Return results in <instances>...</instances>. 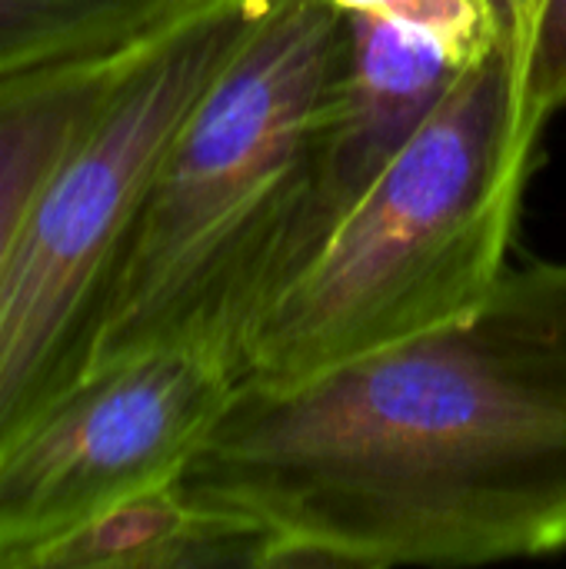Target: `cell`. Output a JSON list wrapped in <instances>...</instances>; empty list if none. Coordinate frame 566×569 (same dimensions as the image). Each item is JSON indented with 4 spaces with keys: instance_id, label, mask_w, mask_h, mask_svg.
Returning a JSON list of instances; mask_svg holds the SVG:
<instances>
[{
    "instance_id": "6",
    "label": "cell",
    "mask_w": 566,
    "mask_h": 569,
    "mask_svg": "<svg viewBox=\"0 0 566 569\" xmlns=\"http://www.w3.org/2000/svg\"><path fill=\"white\" fill-rule=\"evenodd\" d=\"M460 70L450 50L427 33L347 13V67L314 143L290 280L424 127Z\"/></svg>"
},
{
    "instance_id": "10",
    "label": "cell",
    "mask_w": 566,
    "mask_h": 569,
    "mask_svg": "<svg viewBox=\"0 0 566 569\" xmlns=\"http://www.w3.org/2000/svg\"><path fill=\"white\" fill-rule=\"evenodd\" d=\"M344 13L380 17L407 30L427 33L450 50V57L467 67L487 57L504 40V20L494 0H330Z\"/></svg>"
},
{
    "instance_id": "8",
    "label": "cell",
    "mask_w": 566,
    "mask_h": 569,
    "mask_svg": "<svg viewBox=\"0 0 566 569\" xmlns=\"http://www.w3.org/2000/svg\"><path fill=\"white\" fill-rule=\"evenodd\" d=\"M137 47L0 80V280L30 203L103 110Z\"/></svg>"
},
{
    "instance_id": "9",
    "label": "cell",
    "mask_w": 566,
    "mask_h": 569,
    "mask_svg": "<svg viewBox=\"0 0 566 569\" xmlns=\"http://www.w3.org/2000/svg\"><path fill=\"white\" fill-rule=\"evenodd\" d=\"M203 0H0V80L143 43Z\"/></svg>"
},
{
    "instance_id": "7",
    "label": "cell",
    "mask_w": 566,
    "mask_h": 569,
    "mask_svg": "<svg viewBox=\"0 0 566 569\" xmlns=\"http://www.w3.org/2000/svg\"><path fill=\"white\" fill-rule=\"evenodd\" d=\"M270 569V540L197 507L177 480L130 493L40 547L23 569Z\"/></svg>"
},
{
    "instance_id": "3",
    "label": "cell",
    "mask_w": 566,
    "mask_h": 569,
    "mask_svg": "<svg viewBox=\"0 0 566 569\" xmlns=\"http://www.w3.org/2000/svg\"><path fill=\"white\" fill-rule=\"evenodd\" d=\"M537 143L520 127L507 47L467 63L264 310L244 343L240 380H300L470 313L510 267Z\"/></svg>"
},
{
    "instance_id": "5",
    "label": "cell",
    "mask_w": 566,
    "mask_h": 569,
    "mask_svg": "<svg viewBox=\"0 0 566 569\" xmlns=\"http://www.w3.org/2000/svg\"><path fill=\"white\" fill-rule=\"evenodd\" d=\"M240 380L220 343H173L87 373L0 450V569L103 507L170 483Z\"/></svg>"
},
{
    "instance_id": "4",
    "label": "cell",
    "mask_w": 566,
    "mask_h": 569,
    "mask_svg": "<svg viewBox=\"0 0 566 569\" xmlns=\"http://www.w3.org/2000/svg\"><path fill=\"white\" fill-rule=\"evenodd\" d=\"M270 0H203L147 37L40 187L0 280V450L83 380L153 170Z\"/></svg>"
},
{
    "instance_id": "11",
    "label": "cell",
    "mask_w": 566,
    "mask_h": 569,
    "mask_svg": "<svg viewBox=\"0 0 566 569\" xmlns=\"http://www.w3.org/2000/svg\"><path fill=\"white\" fill-rule=\"evenodd\" d=\"M566 107V0H544L527 57L517 73L520 127L534 137Z\"/></svg>"
},
{
    "instance_id": "2",
    "label": "cell",
    "mask_w": 566,
    "mask_h": 569,
    "mask_svg": "<svg viewBox=\"0 0 566 569\" xmlns=\"http://www.w3.org/2000/svg\"><path fill=\"white\" fill-rule=\"evenodd\" d=\"M344 67V10L330 0L264 7L153 170L87 373L197 340L240 363L290 280L314 143Z\"/></svg>"
},
{
    "instance_id": "1",
    "label": "cell",
    "mask_w": 566,
    "mask_h": 569,
    "mask_svg": "<svg viewBox=\"0 0 566 569\" xmlns=\"http://www.w3.org/2000/svg\"><path fill=\"white\" fill-rule=\"evenodd\" d=\"M270 569L490 567L566 550V260L284 383L237 380L177 477Z\"/></svg>"
},
{
    "instance_id": "12",
    "label": "cell",
    "mask_w": 566,
    "mask_h": 569,
    "mask_svg": "<svg viewBox=\"0 0 566 569\" xmlns=\"http://www.w3.org/2000/svg\"><path fill=\"white\" fill-rule=\"evenodd\" d=\"M494 3H497L500 20H504L507 53L514 60V70L520 73V63L527 57V47H530V37H534V27H537L544 0H494Z\"/></svg>"
}]
</instances>
